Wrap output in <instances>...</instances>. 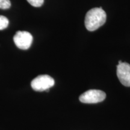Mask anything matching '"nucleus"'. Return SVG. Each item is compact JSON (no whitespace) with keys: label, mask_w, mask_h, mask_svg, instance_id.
<instances>
[{"label":"nucleus","mask_w":130,"mask_h":130,"mask_svg":"<svg viewBox=\"0 0 130 130\" xmlns=\"http://www.w3.org/2000/svg\"><path fill=\"white\" fill-rule=\"evenodd\" d=\"M106 19V13L102 7L90 9L86 13L85 17L86 28L90 31L96 30L105 24Z\"/></svg>","instance_id":"obj_1"},{"label":"nucleus","mask_w":130,"mask_h":130,"mask_svg":"<svg viewBox=\"0 0 130 130\" xmlns=\"http://www.w3.org/2000/svg\"><path fill=\"white\" fill-rule=\"evenodd\" d=\"M55 81L51 76L48 75H41L37 76L35 79H32L31 83V86L34 90L37 92H43L47 91L54 86Z\"/></svg>","instance_id":"obj_2"},{"label":"nucleus","mask_w":130,"mask_h":130,"mask_svg":"<svg viewBox=\"0 0 130 130\" xmlns=\"http://www.w3.org/2000/svg\"><path fill=\"white\" fill-rule=\"evenodd\" d=\"M106 98V94L100 90H89L80 95L79 100L85 104H96L103 101Z\"/></svg>","instance_id":"obj_3"},{"label":"nucleus","mask_w":130,"mask_h":130,"mask_svg":"<svg viewBox=\"0 0 130 130\" xmlns=\"http://www.w3.org/2000/svg\"><path fill=\"white\" fill-rule=\"evenodd\" d=\"M32 36L30 32L25 31H18L13 37L16 46L21 50H28L31 45Z\"/></svg>","instance_id":"obj_4"},{"label":"nucleus","mask_w":130,"mask_h":130,"mask_svg":"<svg viewBox=\"0 0 130 130\" xmlns=\"http://www.w3.org/2000/svg\"><path fill=\"white\" fill-rule=\"evenodd\" d=\"M117 76L122 84L130 87V64L122 62L117 66Z\"/></svg>","instance_id":"obj_5"},{"label":"nucleus","mask_w":130,"mask_h":130,"mask_svg":"<svg viewBox=\"0 0 130 130\" xmlns=\"http://www.w3.org/2000/svg\"><path fill=\"white\" fill-rule=\"evenodd\" d=\"M9 24V21L6 17L0 15V30H4L8 27Z\"/></svg>","instance_id":"obj_6"},{"label":"nucleus","mask_w":130,"mask_h":130,"mask_svg":"<svg viewBox=\"0 0 130 130\" xmlns=\"http://www.w3.org/2000/svg\"><path fill=\"white\" fill-rule=\"evenodd\" d=\"M11 7L10 0H0V9H8Z\"/></svg>","instance_id":"obj_7"},{"label":"nucleus","mask_w":130,"mask_h":130,"mask_svg":"<svg viewBox=\"0 0 130 130\" xmlns=\"http://www.w3.org/2000/svg\"><path fill=\"white\" fill-rule=\"evenodd\" d=\"M32 6L36 7H39L42 6L44 3V0H27Z\"/></svg>","instance_id":"obj_8"},{"label":"nucleus","mask_w":130,"mask_h":130,"mask_svg":"<svg viewBox=\"0 0 130 130\" xmlns=\"http://www.w3.org/2000/svg\"><path fill=\"white\" fill-rule=\"evenodd\" d=\"M122 63V61L121 60H119V64H121Z\"/></svg>","instance_id":"obj_9"}]
</instances>
